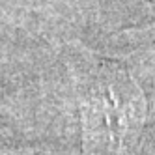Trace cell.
I'll return each instance as SVG.
<instances>
[{"mask_svg":"<svg viewBox=\"0 0 155 155\" xmlns=\"http://www.w3.org/2000/svg\"><path fill=\"white\" fill-rule=\"evenodd\" d=\"M84 151L116 155L135 146L146 101L138 84L112 65H101L79 86Z\"/></svg>","mask_w":155,"mask_h":155,"instance_id":"cell-1","label":"cell"}]
</instances>
